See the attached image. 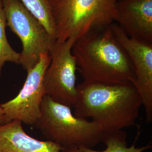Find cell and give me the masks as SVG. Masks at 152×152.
Wrapping results in <instances>:
<instances>
[{
    "label": "cell",
    "instance_id": "cell-1",
    "mask_svg": "<svg viewBox=\"0 0 152 152\" xmlns=\"http://www.w3.org/2000/svg\"><path fill=\"white\" fill-rule=\"evenodd\" d=\"M77 89L74 114L82 118H91L105 134L136 124L142 103L132 82H82Z\"/></svg>",
    "mask_w": 152,
    "mask_h": 152
},
{
    "label": "cell",
    "instance_id": "cell-2",
    "mask_svg": "<svg viewBox=\"0 0 152 152\" xmlns=\"http://www.w3.org/2000/svg\"><path fill=\"white\" fill-rule=\"evenodd\" d=\"M77 70L83 82L119 83L135 81L130 59L111 24L78 38L72 47Z\"/></svg>",
    "mask_w": 152,
    "mask_h": 152
},
{
    "label": "cell",
    "instance_id": "cell-3",
    "mask_svg": "<svg viewBox=\"0 0 152 152\" xmlns=\"http://www.w3.org/2000/svg\"><path fill=\"white\" fill-rule=\"evenodd\" d=\"M34 125L48 140L62 148H92L103 141L105 135L96 122L77 117L71 107L46 95L41 105V115Z\"/></svg>",
    "mask_w": 152,
    "mask_h": 152
},
{
    "label": "cell",
    "instance_id": "cell-4",
    "mask_svg": "<svg viewBox=\"0 0 152 152\" xmlns=\"http://www.w3.org/2000/svg\"><path fill=\"white\" fill-rule=\"evenodd\" d=\"M118 0H60L53 10L56 41H76L114 23Z\"/></svg>",
    "mask_w": 152,
    "mask_h": 152
},
{
    "label": "cell",
    "instance_id": "cell-5",
    "mask_svg": "<svg viewBox=\"0 0 152 152\" xmlns=\"http://www.w3.org/2000/svg\"><path fill=\"white\" fill-rule=\"evenodd\" d=\"M6 26L22 44L20 63L28 71L37 64L41 55L48 53L56 41L43 25L19 0H2Z\"/></svg>",
    "mask_w": 152,
    "mask_h": 152
},
{
    "label": "cell",
    "instance_id": "cell-6",
    "mask_svg": "<svg viewBox=\"0 0 152 152\" xmlns=\"http://www.w3.org/2000/svg\"><path fill=\"white\" fill-rule=\"evenodd\" d=\"M75 42L73 39L55 42L49 51L51 61L43 79L45 95L70 107L76 103L77 96V65L72 50Z\"/></svg>",
    "mask_w": 152,
    "mask_h": 152
},
{
    "label": "cell",
    "instance_id": "cell-7",
    "mask_svg": "<svg viewBox=\"0 0 152 152\" xmlns=\"http://www.w3.org/2000/svg\"><path fill=\"white\" fill-rule=\"evenodd\" d=\"M50 61L49 52L41 55L37 64L27 71L24 84L18 95L1 104L6 123L19 120L27 125H35L41 115V105L45 95L43 79Z\"/></svg>",
    "mask_w": 152,
    "mask_h": 152
},
{
    "label": "cell",
    "instance_id": "cell-8",
    "mask_svg": "<svg viewBox=\"0 0 152 152\" xmlns=\"http://www.w3.org/2000/svg\"><path fill=\"white\" fill-rule=\"evenodd\" d=\"M114 34L128 55L135 75L134 85L144 106L147 122L152 121V42L129 36L120 26L111 24Z\"/></svg>",
    "mask_w": 152,
    "mask_h": 152
},
{
    "label": "cell",
    "instance_id": "cell-9",
    "mask_svg": "<svg viewBox=\"0 0 152 152\" xmlns=\"http://www.w3.org/2000/svg\"><path fill=\"white\" fill-rule=\"evenodd\" d=\"M114 22L131 37L152 42V0H118Z\"/></svg>",
    "mask_w": 152,
    "mask_h": 152
},
{
    "label": "cell",
    "instance_id": "cell-10",
    "mask_svg": "<svg viewBox=\"0 0 152 152\" xmlns=\"http://www.w3.org/2000/svg\"><path fill=\"white\" fill-rule=\"evenodd\" d=\"M61 149L53 141H41L28 135L19 120L0 124V152H61Z\"/></svg>",
    "mask_w": 152,
    "mask_h": 152
},
{
    "label": "cell",
    "instance_id": "cell-11",
    "mask_svg": "<svg viewBox=\"0 0 152 152\" xmlns=\"http://www.w3.org/2000/svg\"><path fill=\"white\" fill-rule=\"evenodd\" d=\"M103 142L106 145V149L103 151H95L87 147H76L62 148L61 152H143L152 148L150 143L142 147H136L135 144L129 146L127 134L123 130L105 134Z\"/></svg>",
    "mask_w": 152,
    "mask_h": 152
},
{
    "label": "cell",
    "instance_id": "cell-12",
    "mask_svg": "<svg viewBox=\"0 0 152 152\" xmlns=\"http://www.w3.org/2000/svg\"><path fill=\"white\" fill-rule=\"evenodd\" d=\"M56 41L57 34L53 10L48 0H19Z\"/></svg>",
    "mask_w": 152,
    "mask_h": 152
},
{
    "label": "cell",
    "instance_id": "cell-13",
    "mask_svg": "<svg viewBox=\"0 0 152 152\" xmlns=\"http://www.w3.org/2000/svg\"><path fill=\"white\" fill-rule=\"evenodd\" d=\"M6 21L3 9L2 0H0V78L6 62L20 64V55L12 48L6 34Z\"/></svg>",
    "mask_w": 152,
    "mask_h": 152
},
{
    "label": "cell",
    "instance_id": "cell-14",
    "mask_svg": "<svg viewBox=\"0 0 152 152\" xmlns=\"http://www.w3.org/2000/svg\"><path fill=\"white\" fill-rule=\"evenodd\" d=\"M6 124V121L5 118L4 112L3 109L1 107L0 104V124Z\"/></svg>",
    "mask_w": 152,
    "mask_h": 152
},
{
    "label": "cell",
    "instance_id": "cell-15",
    "mask_svg": "<svg viewBox=\"0 0 152 152\" xmlns=\"http://www.w3.org/2000/svg\"><path fill=\"white\" fill-rule=\"evenodd\" d=\"M49 1L50 5L51 6L53 10H54L55 8L58 6V4L59 3L60 0H48Z\"/></svg>",
    "mask_w": 152,
    "mask_h": 152
}]
</instances>
